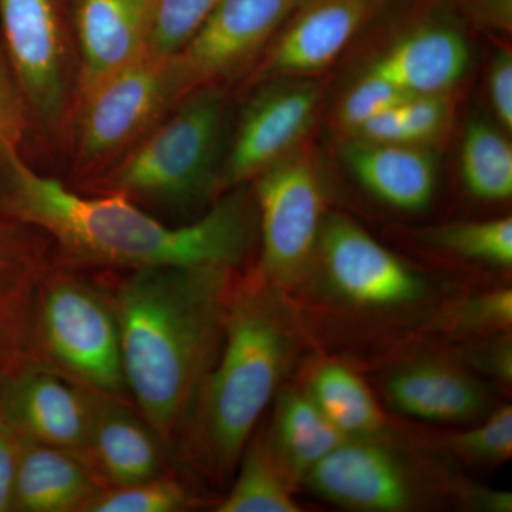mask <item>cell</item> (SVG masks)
<instances>
[{"instance_id":"obj_1","label":"cell","mask_w":512,"mask_h":512,"mask_svg":"<svg viewBox=\"0 0 512 512\" xmlns=\"http://www.w3.org/2000/svg\"><path fill=\"white\" fill-rule=\"evenodd\" d=\"M0 212L42 232L80 261L140 269L217 265L234 269L251 249L255 215L234 192L200 220L167 227L120 194L84 197L37 173L19 148L0 151Z\"/></svg>"},{"instance_id":"obj_2","label":"cell","mask_w":512,"mask_h":512,"mask_svg":"<svg viewBox=\"0 0 512 512\" xmlns=\"http://www.w3.org/2000/svg\"><path fill=\"white\" fill-rule=\"evenodd\" d=\"M231 268L134 269L117 293L127 390L158 439L183 429L224 338Z\"/></svg>"},{"instance_id":"obj_3","label":"cell","mask_w":512,"mask_h":512,"mask_svg":"<svg viewBox=\"0 0 512 512\" xmlns=\"http://www.w3.org/2000/svg\"><path fill=\"white\" fill-rule=\"evenodd\" d=\"M301 348V320L285 291L258 272L232 289L220 353L185 423L208 476L224 481L234 473Z\"/></svg>"},{"instance_id":"obj_4","label":"cell","mask_w":512,"mask_h":512,"mask_svg":"<svg viewBox=\"0 0 512 512\" xmlns=\"http://www.w3.org/2000/svg\"><path fill=\"white\" fill-rule=\"evenodd\" d=\"M227 96L220 86L200 87L120 160L103 171L100 188L131 200L185 207L220 184V154Z\"/></svg>"},{"instance_id":"obj_5","label":"cell","mask_w":512,"mask_h":512,"mask_svg":"<svg viewBox=\"0 0 512 512\" xmlns=\"http://www.w3.org/2000/svg\"><path fill=\"white\" fill-rule=\"evenodd\" d=\"M177 59L144 53L79 101L70 140L80 174L103 173L187 96Z\"/></svg>"},{"instance_id":"obj_6","label":"cell","mask_w":512,"mask_h":512,"mask_svg":"<svg viewBox=\"0 0 512 512\" xmlns=\"http://www.w3.org/2000/svg\"><path fill=\"white\" fill-rule=\"evenodd\" d=\"M0 30L30 123L53 140H67L79 83L69 0H0Z\"/></svg>"},{"instance_id":"obj_7","label":"cell","mask_w":512,"mask_h":512,"mask_svg":"<svg viewBox=\"0 0 512 512\" xmlns=\"http://www.w3.org/2000/svg\"><path fill=\"white\" fill-rule=\"evenodd\" d=\"M37 355L97 393L126 392L119 320L114 305L82 279L50 269L35 315Z\"/></svg>"},{"instance_id":"obj_8","label":"cell","mask_w":512,"mask_h":512,"mask_svg":"<svg viewBox=\"0 0 512 512\" xmlns=\"http://www.w3.org/2000/svg\"><path fill=\"white\" fill-rule=\"evenodd\" d=\"M262 251L258 274L282 291L311 275L323 227L325 192L302 154L279 158L256 183Z\"/></svg>"},{"instance_id":"obj_9","label":"cell","mask_w":512,"mask_h":512,"mask_svg":"<svg viewBox=\"0 0 512 512\" xmlns=\"http://www.w3.org/2000/svg\"><path fill=\"white\" fill-rule=\"evenodd\" d=\"M316 258L329 295L352 308L399 311L429 293L423 275L342 215L323 222Z\"/></svg>"},{"instance_id":"obj_10","label":"cell","mask_w":512,"mask_h":512,"mask_svg":"<svg viewBox=\"0 0 512 512\" xmlns=\"http://www.w3.org/2000/svg\"><path fill=\"white\" fill-rule=\"evenodd\" d=\"M302 483L323 500L367 512L414 510L427 494L416 466L384 437L343 441Z\"/></svg>"},{"instance_id":"obj_11","label":"cell","mask_w":512,"mask_h":512,"mask_svg":"<svg viewBox=\"0 0 512 512\" xmlns=\"http://www.w3.org/2000/svg\"><path fill=\"white\" fill-rule=\"evenodd\" d=\"M99 394L37 362L0 384V417L22 439L87 461Z\"/></svg>"},{"instance_id":"obj_12","label":"cell","mask_w":512,"mask_h":512,"mask_svg":"<svg viewBox=\"0 0 512 512\" xmlns=\"http://www.w3.org/2000/svg\"><path fill=\"white\" fill-rule=\"evenodd\" d=\"M45 235L0 212V384L40 362L35 315L49 274Z\"/></svg>"},{"instance_id":"obj_13","label":"cell","mask_w":512,"mask_h":512,"mask_svg":"<svg viewBox=\"0 0 512 512\" xmlns=\"http://www.w3.org/2000/svg\"><path fill=\"white\" fill-rule=\"evenodd\" d=\"M301 0H221L175 55L187 92L237 70L268 42Z\"/></svg>"},{"instance_id":"obj_14","label":"cell","mask_w":512,"mask_h":512,"mask_svg":"<svg viewBox=\"0 0 512 512\" xmlns=\"http://www.w3.org/2000/svg\"><path fill=\"white\" fill-rule=\"evenodd\" d=\"M156 2L69 0L79 62L77 104L97 84L147 52Z\"/></svg>"},{"instance_id":"obj_15","label":"cell","mask_w":512,"mask_h":512,"mask_svg":"<svg viewBox=\"0 0 512 512\" xmlns=\"http://www.w3.org/2000/svg\"><path fill=\"white\" fill-rule=\"evenodd\" d=\"M318 100V90L311 84L275 87L259 94L245 111L222 165L221 187L247 183L286 156L311 126Z\"/></svg>"},{"instance_id":"obj_16","label":"cell","mask_w":512,"mask_h":512,"mask_svg":"<svg viewBox=\"0 0 512 512\" xmlns=\"http://www.w3.org/2000/svg\"><path fill=\"white\" fill-rule=\"evenodd\" d=\"M390 409L433 423H464L488 410L487 390L463 366L443 359H420L394 369L384 380Z\"/></svg>"},{"instance_id":"obj_17","label":"cell","mask_w":512,"mask_h":512,"mask_svg":"<svg viewBox=\"0 0 512 512\" xmlns=\"http://www.w3.org/2000/svg\"><path fill=\"white\" fill-rule=\"evenodd\" d=\"M104 490L83 457L22 439L10 512H86Z\"/></svg>"},{"instance_id":"obj_18","label":"cell","mask_w":512,"mask_h":512,"mask_svg":"<svg viewBox=\"0 0 512 512\" xmlns=\"http://www.w3.org/2000/svg\"><path fill=\"white\" fill-rule=\"evenodd\" d=\"M379 0H301L276 43L272 67L305 73L328 66L370 18Z\"/></svg>"},{"instance_id":"obj_19","label":"cell","mask_w":512,"mask_h":512,"mask_svg":"<svg viewBox=\"0 0 512 512\" xmlns=\"http://www.w3.org/2000/svg\"><path fill=\"white\" fill-rule=\"evenodd\" d=\"M160 439L117 397L99 394L87 461L111 487L161 476Z\"/></svg>"},{"instance_id":"obj_20","label":"cell","mask_w":512,"mask_h":512,"mask_svg":"<svg viewBox=\"0 0 512 512\" xmlns=\"http://www.w3.org/2000/svg\"><path fill=\"white\" fill-rule=\"evenodd\" d=\"M466 39L444 22H427L400 39L372 67L409 94H439L466 72Z\"/></svg>"},{"instance_id":"obj_21","label":"cell","mask_w":512,"mask_h":512,"mask_svg":"<svg viewBox=\"0 0 512 512\" xmlns=\"http://www.w3.org/2000/svg\"><path fill=\"white\" fill-rule=\"evenodd\" d=\"M345 157L363 187L396 210L420 212L433 200L434 161L409 144L352 143Z\"/></svg>"},{"instance_id":"obj_22","label":"cell","mask_w":512,"mask_h":512,"mask_svg":"<svg viewBox=\"0 0 512 512\" xmlns=\"http://www.w3.org/2000/svg\"><path fill=\"white\" fill-rule=\"evenodd\" d=\"M274 402V416L264 437L266 446L291 483H302L306 474L348 437L323 416L303 387L282 386Z\"/></svg>"},{"instance_id":"obj_23","label":"cell","mask_w":512,"mask_h":512,"mask_svg":"<svg viewBox=\"0 0 512 512\" xmlns=\"http://www.w3.org/2000/svg\"><path fill=\"white\" fill-rule=\"evenodd\" d=\"M303 389L316 407L348 439L384 437L386 417L362 377L338 362L312 366Z\"/></svg>"},{"instance_id":"obj_24","label":"cell","mask_w":512,"mask_h":512,"mask_svg":"<svg viewBox=\"0 0 512 512\" xmlns=\"http://www.w3.org/2000/svg\"><path fill=\"white\" fill-rule=\"evenodd\" d=\"M238 476L218 512H299L293 484L266 446L264 437L252 440L238 463Z\"/></svg>"},{"instance_id":"obj_25","label":"cell","mask_w":512,"mask_h":512,"mask_svg":"<svg viewBox=\"0 0 512 512\" xmlns=\"http://www.w3.org/2000/svg\"><path fill=\"white\" fill-rule=\"evenodd\" d=\"M461 174L467 190L483 201L510 200L512 195V147L490 124H468L461 144Z\"/></svg>"},{"instance_id":"obj_26","label":"cell","mask_w":512,"mask_h":512,"mask_svg":"<svg viewBox=\"0 0 512 512\" xmlns=\"http://www.w3.org/2000/svg\"><path fill=\"white\" fill-rule=\"evenodd\" d=\"M431 241L461 258L481 264L510 268L512 264V220L460 222L431 232Z\"/></svg>"},{"instance_id":"obj_27","label":"cell","mask_w":512,"mask_h":512,"mask_svg":"<svg viewBox=\"0 0 512 512\" xmlns=\"http://www.w3.org/2000/svg\"><path fill=\"white\" fill-rule=\"evenodd\" d=\"M221 0H157L147 52L173 57L187 46Z\"/></svg>"},{"instance_id":"obj_28","label":"cell","mask_w":512,"mask_h":512,"mask_svg":"<svg viewBox=\"0 0 512 512\" xmlns=\"http://www.w3.org/2000/svg\"><path fill=\"white\" fill-rule=\"evenodd\" d=\"M190 504L191 495L183 485L158 476L104 490L86 512H175Z\"/></svg>"},{"instance_id":"obj_29","label":"cell","mask_w":512,"mask_h":512,"mask_svg":"<svg viewBox=\"0 0 512 512\" xmlns=\"http://www.w3.org/2000/svg\"><path fill=\"white\" fill-rule=\"evenodd\" d=\"M447 446L471 464H498L510 460L512 456V407L495 409L487 419L476 427L451 434Z\"/></svg>"},{"instance_id":"obj_30","label":"cell","mask_w":512,"mask_h":512,"mask_svg":"<svg viewBox=\"0 0 512 512\" xmlns=\"http://www.w3.org/2000/svg\"><path fill=\"white\" fill-rule=\"evenodd\" d=\"M448 329L461 335L487 336L508 332L512 325V291L495 288L457 303L447 316Z\"/></svg>"},{"instance_id":"obj_31","label":"cell","mask_w":512,"mask_h":512,"mask_svg":"<svg viewBox=\"0 0 512 512\" xmlns=\"http://www.w3.org/2000/svg\"><path fill=\"white\" fill-rule=\"evenodd\" d=\"M410 96L413 94L403 92L382 74L372 69L343 100L340 107V121L345 124V127L357 130L380 111L399 106Z\"/></svg>"},{"instance_id":"obj_32","label":"cell","mask_w":512,"mask_h":512,"mask_svg":"<svg viewBox=\"0 0 512 512\" xmlns=\"http://www.w3.org/2000/svg\"><path fill=\"white\" fill-rule=\"evenodd\" d=\"M30 124L25 97L0 45V151L19 148Z\"/></svg>"},{"instance_id":"obj_33","label":"cell","mask_w":512,"mask_h":512,"mask_svg":"<svg viewBox=\"0 0 512 512\" xmlns=\"http://www.w3.org/2000/svg\"><path fill=\"white\" fill-rule=\"evenodd\" d=\"M399 109L410 144L434 136L446 113L439 94H413L400 103Z\"/></svg>"},{"instance_id":"obj_34","label":"cell","mask_w":512,"mask_h":512,"mask_svg":"<svg viewBox=\"0 0 512 512\" xmlns=\"http://www.w3.org/2000/svg\"><path fill=\"white\" fill-rule=\"evenodd\" d=\"M490 340L481 343L468 353L470 362L481 372L493 376L503 384H511L512 380V345L510 333L491 335Z\"/></svg>"},{"instance_id":"obj_35","label":"cell","mask_w":512,"mask_h":512,"mask_svg":"<svg viewBox=\"0 0 512 512\" xmlns=\"http://www.w3.org/2000/svg\"><path fill=\"white\" fill-rule=\"evenodd\" d=\"M490 97L498 120L512 130V55L504 50L495 57L490 70Z\"/></svg>"},{"instance_id":"obj_36","label":"cell","mask_w":512,"mask_h":512,"mask_svg":"<svg viewBox=\"0 0 512 512\" xmlns=\"http://www.w3.org/2000/svg\"><path fill=\"white\" fill-rule=\"evenodd\" d=\"M20 444L22 437L0 417V512H10Z\"/></svg>"},{"instance_id":"obj_37","label":"cell","mask_w":512,"mask_h":512,"mask_svg":"<svg viewBox=\"0 0 512 512\" xmlns=\"http://www.w3.org/2000/svg\"><path fill=\"white\" fill-rule=\"evenodd\" d=\"M399 106L380 111L357 128V133L362 134L370 143L410 144Z\"/></svg>"},{"instance_id":"obj_38","label":"cell","mask_w":512,"mask_h":512,"mask_svg":"<svg viewBox=\"0 0 512 512\" xmlns=\"http://www.w3.org/2000/svg\"><path fill=\"white\" fill-rule=\"evenodd\" d=\"M471 19L495 29L511 28L512 0H456Z\"/></svg>"},{"instance_id":"obj_39","label":"cell","mask_w":512,"mask_h":512,"mask_svg":"<svg viewBox=\"0 0 512 512\" xmlns=\"http://www.w3.org/2000/svg\"><path fill=\"white\" fill-rule=\"evenodd\" d=\"M461 495L466 503L476 510L491 512H510L512 510V495L505 491L467 487V490Z\"/></svg>"}]
</instances>
